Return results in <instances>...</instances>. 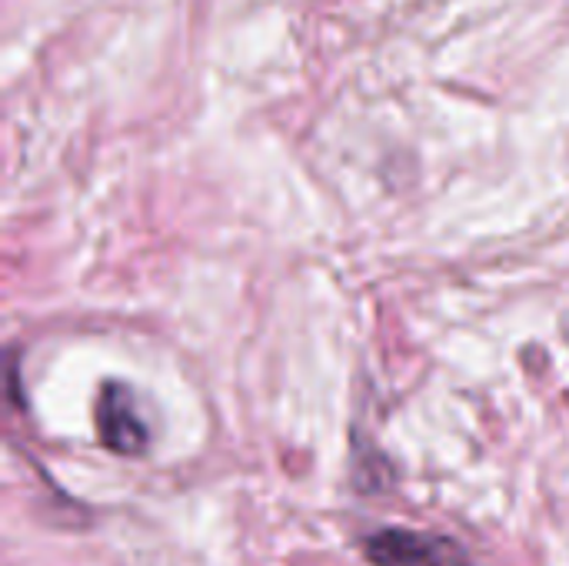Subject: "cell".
Masks as SVG:
<instances>
[{
  "mask_svg": "<svg viewBox=\"0 0 569 566\" xmlns=\"http://www.w3.org/2000/svg\"><path fill=\"white\" fill-rule=\"evenodd\" d=\"M363 554L373 566H463L467 554L457 540L440 534H420L407 527H387L363 540Z\"/></svg>",
  "mask_w": 569,
  "mask_h": 566,
  "instance_id": "6da1fadb",
  "label": "cell"
},
{
  "mask_svg": "<svg viewBox=\"0 0 569 566\" xmlns=\"http://www.w3.org/2000/svg\"><path fill=\"white\" fill-rule=\"evenodd\" d=\"M93 420L100 430V444L120 457H143L150 447V424L140 410L137 394L127 384H103L97 394Z\"/></svg>",
  "mask_w": 569,
  "mask_h": 566,
  "instance_id": "7a4b0ae2",
  "label": "cell"
}]
</instances>
